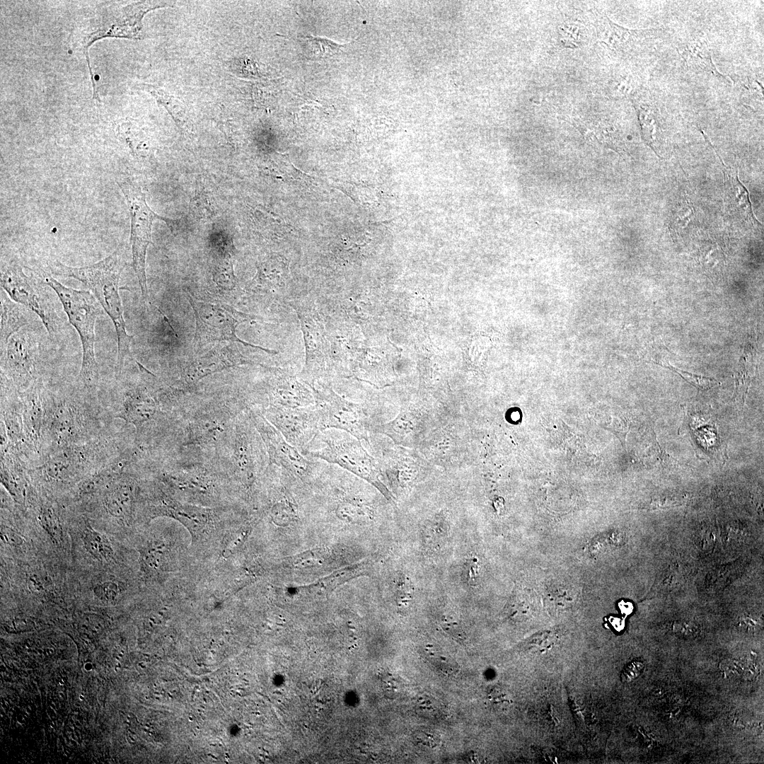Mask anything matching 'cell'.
I'll return each mask as SVG.
<instances>
[{
	"mask_svg": "<svg viewBox=\"0 0 764 764\" xmlns=\"http://www.w3.org/2000/svg\"><path fill=\"white\" fill-rule=\"evenodd\" d=\"M679 54L688 66L695 71L707 72L716 76H722L712 60L711 50L705 39L695 37L688 40L681 46Z\"/></svg>",
	"mask_w": 764,
	"mask_h": 764,
	"instance_id": "cb8c5ba5",
	"label": "cell"
},
{
	"mask_svg": "<svg viewBox=\"0 0 764 764\" xmlns=\"http://www.w3.org/2000/svg\"><path fill=\"white\" fill-rule=\"evenodd\" d=\"M427 418L424 412L401 410L393 419L375 426L372 433L387 436L396 445L412 448L424 432Z\"/></svg>",
	"mask_w": 764,
	"mask_h": 764,
	"instance_id": "ac0fdd59",
	"label": "cell"
},
{
	"mask_svg": "<svg viewBox=\"0 0 764 764\" xmlns=\"http://www.w3.org/2000/svg\"><path fill=\"white\" fill-rule=\"evenodd\" d=\"M187 299L193 309L195 322V345L202 347L216 341L240 342L245 346L262 349L270 354L275 351L260 346L250 345L236 335V327L245 320V315L232 306L221 301H199L187 294Z\"/></svg>",
	"mask_w": 764,
	"mask_h": 764,
	"instance_id": "30bf717a",
	"label": "cell"
},
{
	"mask_svg": "<svg viewBox=\"0 0 764 764\" xmlns=\"http://www.w3.org/2000/svg\"><path fill=\"white\" fill-rule=\"evenodd\" d=\"M45 387L43 381H40L25 390L19 391L25 435L32 453L40 459L46 419Z\"/></svg>",
	"mask_w": 764,
	"mask_h": 764,
	"instance_id": "2e32d148",
	"label": "cell"
},
{
	"mask_svg": "<svg viewBox=\"0 0 764 764\" xmlns=\"http://www.w3.org/2000/svg\"><path fill=\"white\" fill-rule=\"evenodd\" d=\"M70 507L71 567L74 573L117 574V551L112 535L97 528L87 516Z\"/></svg>",
	"mask_w": 764,
	"mask_h": 764,
	"instance_id": "8992f818",
	"label": "cell"
},
{
	"mask_svg": "<svg viewBox=\"0 0 764 764\" xmlns=\"http://www.w3.org/2000/svg\"><path fill=\"white\" fill-rule=\"evenodd\" d=\"M1 286L14 301L24 306L43 323L49 336L55 339L62 326L47 284L45 282L28 276L21 265L11 260L1 267Z\"/></svg>",
	"mask_w": 764,
	"mask_h": 764,
	"instance_id": "52a82bcc",
	"label": "cell"
},
{
	"mask_svg": "<svg viewBox=\"0 0 764 764\" xmlns=\"http://www.w3.org/2000/svg\"><path fill=\"white\" fill-rule=\"evenodd\" d=\"M123 192L131 217V244L132 266L144 299L148 297L146 275V255L151 243V226L155 219L170 222V220L157 215L147 204L145 194L141 187L129 179L117 181Z\"/></svg>",
	"mask_w": 764,
	"mask_h": 764,
	"instance_id": "9c48e42d",
	"label": "cell"
},
{
	"mask_svg": "<svg viewBox=\"0 0 764 764\" xmlns=\"http://www.w3.org/2000/svg\"><path fill=\"white\" fill-rule=\"evenodd\" d=\"M636 109L638 112L643 139L656 151L660 130L657 119L652 110L646 108L642 105H637Z\"/></svg>",
	"mask_w": 764,
	"mask_h": 764,
	"instance_id": "f1b7e54d",
	"label": "cell"
},
{
	"mask_svg": "<svg viewBox=\"0 0 764 764\" xmlns=\"http://www.w3.org/2000/svg\"><path fill=\"white\" fill-rule=\"evenodd\" d=\"M214 280L218 287L230 291L236 284L231 261L229 258L219 262L214 271Z\"/></svg>",
	"mask_w": 764,
	"mask_h": 764,
	"instance_id": "1f68e13d",
	"label": "cell"
},
{
	"mask_svg": "<svg viewBox=\"0 0 764 764\" xmlns=\"http://www.w3.org/2000/svg\"><path fill=\"white\" fill-rule=\"evenodd\" d=\"M369 568L367 561L357 563L340 569L333 573L308 585L295 588L296 591L305 594L321 595L329 593L348 580L366 573Z\"/></svg>",
	"mask_w": 764,
	"mask_h": 764,
	"instance_id": "603a6c76",
	"label": "cell"
},
{
	"mask_svg": "<svg viewBox=\"0 0 764 764\" xmlns=\"http://www.w3.org/2000/svg\"><path fill=\"white\" fill-rule=\"evenodd\" d=\"M271 384L269 393L270 406L302 407L315 405L312 390H310L295 376L284 374L276 377Z\"/></svg>",
	"mask_w": 764,
	"mask_h": 764,
	"instance_id": "d6986e66",
	"label": "cell"
},
{
	"mask_svg": "<svg viewBox=\"0 0 764 764\" xmlns=\"http://www.w3.org/2000/svg\"><path fill=\"white\" fill-rule=\"evenodd\" d=\"M727 172L725 175L730 183L729 193L734 206L744 219L756 224L758 221L753 214L747 189L739 180L737 173H733L729 170Z\"/></svg>",
	"mask_w": 764,
	"mask_h": 764,
	"instance_id": "484cf974",
	"label": "cell"
},
{
	"mask_svg": "<svg viewBox=\"0 0 764 764\" xmlns=\"http://www.w3.org/2000/svg\"><path fill=\"white\" fill-rule=\"evenodd\" d=\"M40 277L55 292L69 323L80 337L82 362L76 381L86 389L96 392L99 369L95 353V327L97 318L103 314V309L90 291L67 287L45 272Z\"/></svg>",
	"mask_w": 764,
	"mask_h": 764,
	"instance_id": "277c9868",
	"label": "cell"
},
{
	"mask_svg": "<svg viewBox=\"0 0 764 764\" xmlns=\"http://www.w3.org/2000/svg\"><path fill=\"white\" fill-rule=\"evenodd\" d=\"M693 208L689 206L688 203L682 204L675 214L674 223L680 228L685 226V224L688 222V219L693 215Z\"/></svg>",
	"mask_w": 764,
	"mask_h": 764,
	"instance_id": "e575fe53",
	"label": "cell"
},
{
	"mask_svg": "<svg viewBox=\"0 0 764 764\" xmlns=\"http://www.w3.org/2000/svg\"><path fill=\"white\" fill-rule=\"evenodd\" d=\"M680 504H681V502L679 499L672 497H664L653 499L652 502L650 503V506L652 507V509L668 508L678 506Z\"/></svg>",
	"mask_w": 764,
	"mask_h": 764,
	"instance_id": "74e56055",
	"label": "cell"
},
{
	"mask_svg": "<svg viewBox=\"0 0 764 764\" xmlns=\"http://www.w3.org/2000/svg\"><path fill=\"white\" fill-rule=\"evenodd\" d=\"M618 606L621 613L626 615H630L633 610V605L630 601H621L619 602Z\"/></svg>",
	"mask_w": 764,
	"mask_h": 764,
	"instance_id": "60d3db41",
	"label": "cell"
},
{
	"mask_svg": "<svg viewBox=\"0 0 764 764\" xmlns=\"http://www.w3.org/2000/svg\"><path fill=\"white\" fill-rule=\"evenodd\" d=\"M594 15L596 38L615 54L630 51L644 33L642 30H631L622 27L599 11Z\"/></svg>",
	"mask_w": 764,
	"mask_h": 764,
	"instance_id": "ffe728a7",
	"label": "cell"
},
{
	"mask_svg": "<svg viewBox=\"0 0 764 764\" xmlns=\"http://www.w3.org/2000/svg\"><path fill=\"white\" fill-rule=\"evenodd\" d=\"M425 657L430 664L446 675L455 674L458 668L456 662L447 654H444L430 647L424 649Z\"/></svg>",
	"mask_w": 764,
	"mask_h": 764,
	"instance_id": "f546056e",
	"label": "cell"
},
{
	"mask_svg": "<svg viewBox=\"0 0 764 764\" xmlns=\"http://www.w3.org/2000/svg\"><path fill=\"white\" fill-rule=\"evenodd\" d=\"M54 275L71 277L85 284L111 319L117 337L116 372H122L125 361L131 357L132 337L126 330L120 295V277L123 266L117 250L91 265L75 267L54 262L50 266Z\"/></svg>",
	"mask_w": 764,
	"mask_h": 764,
	"instance_id": "3957f363",
	"label": "cell"
},
{
	"mask_svg": "<svg viewBox=\"0 0 764 764\" xmlns=\"http://www.w3.org/2000/svg\"><path fill=\"white\" fill-rule=\"evenodd\" d=\"M304 456L341 467L366 481L388 501L394 502L395 497L383 482L376 458L366 451L360 440L350 434L334 428L320 431Z\"/></svg>",
	"mask_w": 764,
	"mask_h": 764,
	"instance_id": "5b68a950",
	"label": "cell"
},
{
	"mask_svg": "<svg viewBox=\"0 0 764 764\" xmlns=\"http://www.w3.org/2000/svg\"><path fill=\"white\" fill-rule=\"evenodd\" d=\"M642 664L637 662H633L630 664L623 672V677L625 680L630 681L633 679L637 674L642 668Z\"/></svg>",
	"mask_w": 764,
	"mask_h": 764,
	"instance_id": "f35d334b",
	"label": "cell"
},
{
	"mask_svg": "<svg viewBox=\"0 0 764 764\" xmlns=\"http://www.w3.org/2000/svg\"><path fill=\"white\" fill-rule=\"evenodd\" d=\"M304 40L303 51L307 59L318 60L328 58L340 52L346 45H341L328 38L308 35Z\"/></svg>",
	"mask_w": 764,
	"mask_h": 764,
	"instance_id": "d4e9b609",
	"label": "cell"
},
{
	"mask_svg": "<svg viewBox=\"0 0 764 764\" xmlns=\"http://www.w3.org/2000/svg\"><path fill=\"white\" fill-rule=\"evenodd\" d=\"M552 642V636L550 634L544 633L538 636H534L529 641L528 644L533 649L538 650L545 649L549 647Z\"/></svg>",
	"mask_w": 764,
	"mask_h": 764,
	"instance_id": "8d00e7d4",
	"label": "cell"
},
{
	"mask_svg": "<svg viewBox=\"0 0 764 764\" xmlns=\"http://www.w3.org/2000/svg\"><path fill=\"white\" fill-rule=\"evenodd\" d=\"M117 446L107 434L86 444L64 447L46 455L39 465L28 468L29 483L64 500L76 485L116 457Z\"/></svg>",
	"mask_w": 764,
	"mask_h": 764,
	"instance_id": "7a4b0ae2",
	"label": "cell"
},
{
	"mask_svg": "<svg viewBox=\"0 0 764 764\" xmlns=\"http://www.w3.org/2000/svg\"><path fill=\"white\" fill-rule=\"evenodd\" d=\"M112 407L110 410L114 417L134 424L137 431L154 419L158 410L154 393L141 385L120 389L116 393Z\"/></svg>",
	"mask_w": 764,
	"mask_h": 764,
	"instance_id": "9a60e30c",
	"label": "cell"
},
{
	"mask_svg": "<svg viewBox=\"0 0 764 764\" xmlns=\"http://www.w3.org/2000/svg\"><path fill=\"white\" fill-rule=\"evenodd\" d=\"M754 374L755 367L753 364L751 356L742 355L739 361V366L734 374V397L737 401L743 405L745 403Z\"/></svg>",
	"mask_w": 764,
	"mask_h": 764,
	"instance_id": "83f0119b",
	"label": "cell"
},
{
	"mask_svg": "<svg viewBox=\"0 0 764 764\" xmlns=\"http://www.w3.org/2000/svg\"><path fill=\"white\" fill-rule=\"evenodd\" d=\"M609 621L613 628L617 631L622 630L625 627V621L620 618L610 617Z\"/></svg>",
	"mask_w": 764,
	"mask_h": 764,
	"instance_id": "b9f144b4",
	"label": "cell"
},
{
	"mask_svg": "<svg viewBox=\"0 0 764 764\" xmlns=\"http://www.w3.org/2000/svg\"><path fill=\"white\" fill-rule=\"evenodd\" d=\"M478 562H477L476 559H474L473 560V562H472V564H471V565H470V567L469 568V572H468L469 579H470V582L475 583V581L476 580V577L478 576Z\"/></svg>",
	"mask_w": 764,
	"mask_h": 764,
	"instance_id": "ab89813d",
	"label": "cell"
},
{
	"mask_svg": "<svg viewBox=\"0 0 764 764\" xmlns=\"http://www.w3.org/2000/svg\"><path fill=\"white\" fill-rule=\"evenodd\" d=\"M249 415L264 442L270 464L282 468L306 485H311L326 462L303 455L286 441L262 412L250 410Z\"/></svg>",
	"mask_w": 764,
	"mask_h": 764,
	"instance_id": "7c38bea8",
	"label": "cell"
},
{
	"mask_svg": "<svg viewBox=\"0 0 764 764\" xmlns=\"http://www.w3.org/2000/svg\"><path fill=\"white\" fill-rule=\"evenodd\" d=\"M37 336L25 327L14 333L1 353V375L18 391L42 381V364Z\"/></svg>",
	"mask_w": 764,
	"mask_h": 764,
	"instance_id": "8fae6325",
	"label": "cell"
},
{
	"mask_svg": "<svg viewBox=\"0 0 764 764\" xmlns=\"http://www.w3.org/2000/svg\"><path fill=\"white\" fill-rule=\"evenodd\" d=\"M559 39L568 48L584 45L589 40V32L584 22L578 19H566L558 28Z\"/></svg>",
	"mask_w": 764,
	"mask_h": 764,
	"instance_id": "4316f807",
	"label": "cell"
},
{
	"mask_svg": "<svg viewBox=\"0 0 764 764\" xmlns=\"http://www.w3.org/2000/svg\"><path fill=\"white\" fill-rule=\"evenodd\" d=\"M458 439L451 428L444 427L431 433L422 441L420 451L430 461L440 465L452 464L458 451Z\"/></svg>",
	"mask_w": 764,
	"mask_h": 764,
	"instance_id": "44dd1931",
	"label": "cell"
},
{
	"mask_svg": "<svg viewBox=\"0 0 764 764\" xmlns=\"http://www.w3.org/2000/svg\"><path fill=\"white\" fill-rule=\"evenodd\" d=\"M310 388L322 431L330 428L342 430L369 444L373 428L380 424L373 412L364 405L344 398L328 385Z\"/></svg>",
	"mask_w": 764,
	"mask_h": 764,
	"instance_id": "ba28073f",
	"label": "cell"
},
{
	"mask_svg": "<svg viewBox=\"0 0 764 764\" xmlns=\"http://www.w3.org/2000/svg\"><path fill=\"white\" fill-rule=\"evenodd\" d=\"M248 363L236 347L232 345L216 347L190 363L185 368L182 378L186 384L193 385L205 376Z\"/></svg>",
	"mask_w": 764,
	"mask_h": 764,
	"instance_id": "e0dca14e",
	"label": "cell"
},
{
	"mask_svg": "<svg viewBox=\"0 0 764 764\" xmlns=\"http://www.w3.org/2000/svg\"><path fill=\"white\" fill-rule=\"evenodd\" d=\"M442 627L446 633L452 636L454 639L461 642L465 640V635L457 623L448 621L446 619L442 623Z\"/></svg>",
	"mask_w": 764,
	"mask_h": 764,
	"instance_id": "d590c367",
	"label": "cell"
},
{
	"mask_svg": "<svg viewBox=\"0 0 764 764\" xmlns=\"http://www.w3.org/2000/svg\"><path fill=\"white\" fill-rule=\"evenodd\" d=\"M374 446L376 451L380 452L376 460L383 480H387L393 495L411 488L425 470L426 462L412 450L378 442Z\"/></svg>",
	"mask_w": 764,
	"mask_h": 764,
	"instance_id": "5bb4252c",
	"label": "cell"
},
{
	"mask_svg": "<svg viewBox=\"0 0 764 764\" xmlns=\"http://www.w3.org/2000/svg\"><path fill=\"white\" fill-rule=\"evenodd\" d=\"M262 415L282 434L286 441L303 455L322 431L318 412L314 405L302 407L269 405Z\"/></svg>",
	"mask_w": 764,
	"mask_h": 764,
	"instance_id": "4fadbf2b",
	"label": "cell"
},
{
	"mask_svg": "<svg viewBox=\"0 0 764 764\" xmlns=\"http://www.w3.org/2000/svg\"><path fill=\"white\" fill-rule=\"evenodd\" d=\"M734 78L735 85L744 93L758 97L763 100V86L758 81L751 76H737Z\"/></svg>",
	"mask_w": 764,
	"mask_h": 764,
	"instance_id": "d6a6232c",
	"label": "cell"
},
{
	"mask_svg": "<svg viewBox=\"0 0 764 764\" xmlns=\"http://www.w3.org/2000/svg\"><path fill=\"white\" fill-rule=\"evenodd\" d=\"M45 429L41 460L59 448L86 444L106 434L96 392L67 385L52 390L45 387Z\"/></svg>",
	"mask_w": 764,
	"mask_h": 764,
	"instance_id": "6da1fadb",
	"label": "cell"
},
{
	"mask_svg": "<svg viewBox=\"0 0 764 764\" xmlns=\"http://www.w3.org/2000/svg\"><path fill=\"white\" fill-rule=\"evenodd\" d=\"M0 299V344L1 353H2L9 338L14 333L30 325L31 313H33L24 306L12 300L2 288L1 289Z\"/></svg>",
	"mask_w": 764,
	"mask_h": 764,
	"instance_id": "7402d4cb",
	"label": "cell"
},
{
	"mask_svg": "<svg viewBox=\"0 0 764 764\" xmlns=\"http://www.w3.org/2000/svg\"><path fill=\"white\" fill-rule=\"evenodd\" d=\"M604 427L615 434L625 446L626 436L630 430V423L626 418L614 417L611 422Z\"/></svg>",
	"mask_w": 764,
	"mask_h": 764,
	"instance_id": "836d02e7",
	"label": "cell"
},
{
	"mask_svg": "<svg viewBox=\"0 0 764 764\" xmlns=\"http://www.w3.org/2000/svg\"><path fill=\"white\" fill-rule=\"evenodd\" d=\"M653 362L676 372L685 381H687L700 390H707L719 384V383L714 378L695 374H692L690 372L674 367L670 364L665 361Z\"/></svg>",
	"mask_w": 764,
	"mask_h": 764,
	"instance_id": "4dcf8cb0",
	"label": "cell"
}]
</instances>
